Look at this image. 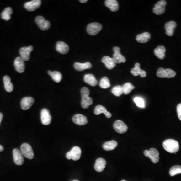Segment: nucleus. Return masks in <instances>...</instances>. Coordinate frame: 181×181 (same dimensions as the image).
<instances>
[{
	"label": "nucleus",
	"mask_w": 181,
	"mask_h": 181,
	"mask_svg": "<svg viewBox=\"0 0 181 181\" xmlns=\"http://www.w3.org/2000/svg\"><path fill=\"white\" fill-rule=\"evenodd\" d=\"M162 146L163 148L170 153H176L180 148L178 142L173 139H166L163 141Z\"/></svg>",
	"instance_id": "nucleus-1"
},
{
	"label": "nucleus",
	"mask_w": 181,
	"mask_h": 181,
	"mask_svg": "<svg viewBox=\"0 0 181 181\" xmlns=\"http://www.w3.org/2000/svg\"><path fill=\"white\" fill-rule=\"evenodd\" d=\"M90 91L87 88L83 87L81 90V106L83 108L87 109L93 104V100L89 97Z\"/></svg>",
	"instance_id": "nucleus-2"
},
{
	"label": "nucleus",
	"mask_w": 181,
	"mask_h": 181,
	"mask_svg": "<svg viewBox=\"0 0 181 181\" xmlns=\"http://www.w3.org/2000/svg\"><path fill=\"white\" fill-rule=\"evenodd\" d=\"M81 149L79 146H74L66 154V157L68 160L78 161L81 156Z\"/></svg>",
	"instance_id": "nucleus-3"
},
{
	"label": "nucleus",
	"mask_w": 181,
	"mask_h": 181,
	"mask_svg": "<svg viewBox=\"0 0 181 181\" xmlns=\"http://www.w3.org/2000/svg\"><path fill=\"white\" fill-rule=\"evenodd\" d=\"M144 155L146 157H149L153 163H157L160 160L159 152L156 148H151L149 150H145Z\"/></svg>",
	"instance_id": "nucleus-4"
},
{
	"label": "nucleus",
	"mask_w": 181,
	"mask_h": 181,
	"mask_svg": "<svg viewBox=\"0 0 181 181\" xmlns=\"http://www.w3.org/2000/svg\"><path fill=\"white\" fill-rule=\"evenodd\" d=\"M176 73L175 71L170 68H160L157 70V76L161 78H172L176 76Z\"/></svg>",
	"instance_id": "nucleus-5"
},
{
	"label": "nucleus",
	"mask_w": 181,
	"mask_h": 181,
	"mask_svg": "<svg viewBox=\"0 0 181 181\" xmlns=\"http://www.w3.org/2000/svg\"><path fill=\"white\" fill-rule=\"evenodd\" d=\"M102 29V25L98 22H93L88 25L87 31L90 35H95Z\"/></svg>",
	"instance_id": "nucleus-6"
},
{
	"label": "nucleus",
	"mask_w": 181,
	"mask_h": 181,
	"mask_svg": "<svg viewBox=\"0 0 181 181\" xmlns=\"http://www.w3.org/2000/svg\"><path fill=\"white\" fill-rule=\"evenodd\" d=\"M21 152L26 158L31 160L34 157V152L30 144L24 143L21 146Z\"/></svg>",
	"instance_id": "nucleus-7"
},
{
	"label": "nucleus",
	"mask_w": 181,
	"mask_h": 181,
	"mask_svg": "<svg viewBox=\"0 0 181 181\" xmlns=\"http://www.w3.org/2000/svg\"><path fill=\"white\" fill-rule=\"evenodd\" d=\"M35 22L39 28L41 30H47L48 29H50L51 27L50 21L46 20L43 17L40 16L36 17L35 18Z\"/></svg>",
	"instance_id": "nucleus-8"
},
{
	"label": "nucleus",
	"mask_w": 181,
	"mask_h": 181,
	"mask_svg": "<svg viewBox=\"0 0 181 181\" xmlns=\"http://www.w3.org/2000/svg\"><path fill=\"white\" fill-rule=\"evenodd\" d=\"M167 2L165 0H161L155 5L153 9V13L156 15H162L165 13Z\"/></svg>",
	"instance_id": "nucleus-9"
},
{
	"label": "nucleus",
	"mask_w": 181,
	"mask_h": 181,
	"mask_svg": "<svg viewBox=\"0 0 181 181\" xmlns=\"http://www.w3.org/2000/svg\"><path fill=\"white\" fill-rule=\"evenodd\" d=\"M114 54L113 55V60L116 63H124L126 62V58L121 54L120 48L117 46L113 48Z\"/></svg>",
	"instance_id": "nucleus-10"
},
{
	"label": "nucleus",
	"mask_w": 181,
	"mask_h": 181,
	"mask_svg": "<svg viewBox=\"0 0 181 181\" xmlns=\"http://www.w3.org/2000/svg\"><path fill=\"white\" fill-rule=\"evenodd\" d=\"M13 155L14 162L18 166L23 165L24 162V156L20 150L18 148H15L13 151Z\"/></svg>",
	"instance_id": "nucleus-11"
},
{
	"label": "nucleus",
	"mask_w": 181,
	"mask_h": 181,
	"mask_svg": "<svg viewBox=\"0 0 181 181\" xmlns=\"http://www.w3.org/2000/svg\"><path fill=\"white\" fill-rule=\"evenodd\" d=\"M41 1L40 0H33L28 2L24 4V7L28 11H34L40 7Z\"/></svg>",
	"instance_id": "nucleus-12"
},
{
	"label": "nucleus",
	"mask_w": 181,
	"mask_h": 181,
	"mask_svg": "<svg viewBox=\"0 0 181 181\" xmlns=\"http://www.w3.org/2000/svg\"><path fill=\"white\" fill-rule=\"evenodd\" d=\"M113 127L117 132L120 133V134L125 133L128 129L127 126L122 121L120 120L116 121L114 122L113 124Z\"/></svg>",
	"instance_id": "nucleus-13"
},
{
	"label": "nucleus",
	"mask_w": 181,
	"mask_h": 181,
	"mask_svg": "<svg viewBox=\"0 0 181 181\" xmlns=\"http://www.w3.org/2000/svg\"><path fill=\"white\" fill-rule=\"evenodd\" d=\"M41 120L45 125H48L51 122V116L50 112L47 109L45 108L41 111Z\"/></svg>",
	"instance_id": "nucleus-14"
},
{
	"label": "nucleus",
	"mask_w": 181,
	"mask_h": 181,
	"mask_svg": "<svg viewBox=\"0 0 181 181\" xmlns=\"http://www.w3.org/2000/svg\"><path fill=\"white\" fill-rule=\"evenodd\" d=\"M33 47L32 46H29L28 47H23L20 48L19 52L20 54V57L24 61H28L30 59V53L32 51Z\"/></svg>",
	"instance_id": "nucleus-15"
},
{
	"label": "nucleus",
	"mask_w": 181,
	"mask_h": 181,
	"mask_svg": "<svg viewBox=\"0 0 181 181\" xmlns=\"http://www.w3.org/2000/svg\"><path fill=\"white\" fill-rule=\"evenodd\" d=\"M34 102V100L33 98L30 97H26L23 98L21 101V106L23 110H27L30 108Z\"/></svg>",
	"instance_id": "nucleus-16"
},
{
	"label": "nucleus",
	"mask_w": 181,
	"mask_h": 181,
	"mask_svg": "<svg viewBox=\"0 0 181 181\" xmlns=\"http://www.w3.org/2000/svg\"><path fill=\"white\" fill-rule=\"evenodd\" d=\"M14 66L17 72L19 73H22L25 70V62L24 60L20 57L16 58L14 61Z\"/></svg>",
	"instance_id": "nucleus-17"
},
{
	"label": "nucleus",
	"mask_w": 181,
	"mask_h": 181,
	"mask_svg": "<svg viewBox=\"0 0 181 181\" xmlns=\"http://www.w3.org/2000/svg\"><path fill=\"white\" fill-rule=\"evenodd\" d=\"M72 121L78 125H84L88 123V119L86 117L82 114H76L72 117Z\"/></svg>",
	"instance_id": "nucleus-18"
},
{
	"label": "nucleus",
	"mask_w": 181,
	"mask_h": 181,
	"mask_svg": "<svg viewBox=\"0 0 181 181\" xmlns=\"http://www.w3.org/2000/svg\"><path fill=\"white\" fill-rule=\"evenodd\" d=\"M131 72L134 76H138V75L141 76L142 77H145L146 76V71L140 68V64L139 63H136L135 67L132 69Z\"/></svg>",
	"instance_id": "nucleus-19"
},
{
	"label": "nucleus",
	"mask_w": 181,
	"mask_h": 181,
	"mask_svg": "<svg viewBox=\"0 0 181 181\" xmlns=\"http://www.w3.org/2000/svg\"><path fill=\"white\" fill-rule=\"evenodd\" d=\"M177 24L176 22L171 21L168 22L165 24V28L166 31V34L169 36H172L173 35L174 30L176 28Z\"/></svg>",
	"instance_id": "nucleus-20"
},
{
	"label": "nucleus",
	"mask_w": 181,
	"mask_h": 181,
	"mask_svg": "<svg viewBox=\"0 0 181 181\" xmlns=\"http://www.w3.org/2000/svg\"><path fill=\"white\" fill-rule=\"evenodd\" d=\"M56 50L60 53L65 55L69 51L68 45L62 41H58L56 45Z\"/></svg>",
	"instance_id": "nucleus-21"
},
{
	"label": "nucleus",
	"mask_w": 181,
	"mask_h": 181,
	"mask_svg": "<svg viewBox=\"0 0 181 181\" xmlns=\"http://www.w3.org/2000/svg\"><path fill=\"white\" fill-rule=\"evenodd\" d=\"M106 165V161L103 158H99L97 159L95 162L94 168L98 172H101L104 170Z\"/></svg>",
	"instance_id": "nucleus-22"
},
{
	"label": "nucleus",
	"mask_w": 181,
	"mask_h": 181,
	"mask_svg": "<svg viewBox=\"0 0 181 181\" xmlns=\"http://www.w3.org/2000/svg\"><path fill=\"white\" fill-rule=\"evenodd\" d=\"M102 62L105 64L107 68L109 70H112L116 65L113 58H111L108 56H106L103 57Z\"/></svg>",
	"instance_id": "nucleus-23"
},
{
	"label": "nucleus",
	"mask_w": 181,
	"mask_h": 181,
	"mask_svg": "<svg viewBox=\"0 0 181 181\" xmlns=\"http://www.w3.org/2000/svg\"><path fill=\"white\" fill-rule=\"evenodd\" d=\"M94 113L95 115H98L100 114L103 113L105 114L107 118H110L111 117L112 115L111 113L107 110L106 108L105 107L103 106L102 105H97L96 107H95V110H94Z\"/></svg>",
	"instance_id": "nucleus-24"
},
{
	"label": "nucleus",
	"mask_w": 181,
	"mask_h": 181,
	"mask_svg": "<svg viewBox=\"0 0 181 181\" xmlns=\"http://www.w3.org/2000/svg\"><path fill=\"white\" fill-rule=\"evenodd\" d=\"M105 4L112 12L117 11L119 9V4L116 0H106L105 1Z\"/></svg>",
	"instance_id": "nucleus-25"
},
{
	"label": "nucleus",
	"mask_w": 181,
	"mask_h": 181,
	"mask_svg": "<svg viewBox=\"0 0 181 181\" xmlns=\"http://www.w3.org/2000/svg\"><path fill=\"white\" fill-rule=\"evenodd\" d=\"M84 81L87 83V84L92 86L93 87H95L97 85V80L96 79L94 75L92 74H86L85 75L84 77Z\"/></svg>",
	"instance_id": "nucleus-26"
},
{
	"label": "nucleus",
	"mask_w": 181,
	"mask_h": 181,
	"mask_svg": "<svg viewBox=\"0 0 181 181\" xmlns=\"http://www.w3.org/2000/svg\"><path fill=\"white\" fill-rule=\"evenodd\" d=\"M151 38V34L148 32H144L138 34L136 37V40L139 43H145L148 42Z\"/></svg>",
	"instance_id": "nucleus-27"
},
{
	"label": "nucleus",
	"mask_w": 181,
	"mask_h": 181,
	"mask_svg": "<svg viewBox=\"0 0 181 181\" xmlns=\"http://www.w3.org/2000/svg\"><path fill=\"white\" fill-rule=\"evenodd\" d=\"M166 48L163 46H159L155 49L154 53L155 56L160 60H163L165 57Z\"/></svg>",
	"instance_id": "nucleus-28"
},
{
	"label": "nucleus",
	"mask_w": 181,
	"mask_h": 181,
	"mask_svg": "<svg viewBox=\"0 0 181 181\" xmlns=\"http://www.w3.org/2000/svg\"><path fill=\"white\" fill-rule=\"evenodd\" d=\"M3 82L4 83V86L6 91L8 92H11L13 91V85L11 82V78L8 76H5L3 77Z\"/></svg>",
	"instance_id": "nucleus-29"
},
{
	"label": "nucleus",
	"mask_w": 181,
	"mask_h": 181,
	"mask_svg": "<svg viewBox=\"0 0 181 181\" xmlns=\"http://www.w3.org/2000/svg\"><path fill=\"white\" fill-rule=\"evenodd\" d=\"M92 66L91 63L89 62L82 63L80 62H76L74 64V67L76 70L78 71H83L86 69L92 68Z\"/></svg>",
	"instance_id": "nucleus-30"
},
{
	"label": "nucleus",
	"mask_w": 181,
	"mask_h": 181,
	"mask_svg": "<svg viewBox=\"0 0 181 181\" xmlns=\"http://www.w3.org/2000/svg\"><path fill=\"white\" fill-rule=\"evenodd\" d=\"M48 74L51 77L52 80L56 83H58L62 80V75L59 72H57V71L52 72V71H48Z\"/></svg>",
	"instance_id": "nucleus-31"
},
{
	"label": "nucleus",
	"mask_w": 181,
	"mask_h": 181,
	"mask_svg": "<svg viewBox=\"0 0 181 181\" xmlns=\"http://www.w3.org/2000/svg\"><path fill=\"white\" fill-rule=\"evenodd\" d=\"M117 142L116 141H109L106 142L103 146V148L105 151H110L113 150L116 148L117 146Z\"/></svg>",
	"instance_id": "nucleus-32"
},
{
	"label": "nucleus",
	"mask_w": 181,
	"mask_h": 181,
	"mask_svg": "<svg viewBox=\"0 0 181 181\" xmlns=\"http://www.w3.org/2000/svg\"><path fill=\"white\" fill-rule=\"evenodd\" d=\"M13 13V10L10 7L6 8L1 14V18L3 20L8 21L11 19V15Z\"/></svg>",
	"instance_id": "nucleus-33"
},
{
	"label": "nucleus",
	"mask_w": 181,
	"mask_h": 181,
	"mask_svg": "<svg viewBox=\"0 0 181 181\" xmlns=\"http://www.w3.org/2000/svg\"><path fill=\"white\" fill-rule=\"evenodd\" d=\"M122 88H123V94L128 95L132 91V90L134 89V87L133 85H132L131 83H126L123 85Z\"/></svg>",
	"instance_id": "nucleus-34"
},
{
	"label": "nucleus",
	"mask_w": 181,
	"mask_h": 181,
	"mask_svg": "<svg viewBox=\"0 0 181 181\" xmlns=\"http://www.w3.org/2000/svg\"><path fill=\"white\" fill-rule=\"evenodd\" d=\"M100 86L103 89H107L111 86L110 83L109 79L106 77H104L100 82Z\"/></svg>",
	"instance_id": "nucleus-35"
},
{
	"label": "nucleus",
	"mask_w": 181,
	"mask_h": 181,
	"mask_svg": "<svg viewBox=\"0 0 181 181\" xmlns=\"http://www.w3.org/2000/svg\"><path fill=\"white\" fill-rule=\"evenodd\" d=\"M170 175L172 177L181 173V166H174L170 168L169 171Z\"/></svg>",
	"instance_id": "nucleus-36"
},
{
	"label": "nucleus",
	"mask_w": 181,
	"mask_h": 181,
	"mask_svg": "<svg viewBox=\"0 0 181 181\" xmlns=\"http://www.w3.org/2000/svg\"><path fill=\"white\" fill-rule=\"evenodd\" d=\"M133 101H134V103H136L137 106H138V107L143 108L146 106L144 100L140 97H136L134 98Z\"/></svg>",
	"instance_id": "nucleus-37"
},
{
	"label": "nucleus",
	"mask_w": 181,
	"mask_h": 181,
	"mask_svg": "<svg viewBox=\"0 0 181 181\" xmlns=\"http://www.w3.org/2000/svg\"><path fill=\"white\" fill-rule=\"evenodd\" d=\"M112 93L116 96H120L122 94H123L122 86H117L114 87L113 89H112Z\"/></svg>",
	"instance_id": "nucleus-38"
},
{
	"label": "nucleus",
	"mask_w": 181,
	"mask_h": 181,
	"mask_svg": "<svg viewBox=\"0 0 181 181\" xmlns=\"http://www.w3.org/2000/svg\"><path fill=\"white\" fill-rule=\"evenodd\" d=\"M177 111L178 118L181 121V103L178 105L177 107Z\"/></svg>",
	"instance_id": "nucleus-39"
},
{
	"label": "nucleus",
	"mask_w": 181,
	"mask_h": 181,
	"mask_svg": "<svg viewBox=\"0 0 181 181\" xmlns=\"http://www.w3.org/2000/svg\"><path fill=\"white\" fill-rule=\"evenodd\" d=\"M3 118V115L2 113L0 112V125H1V123L2 121V119Z\"/></svg>",
	"instance_id": "nucleus-40"
},
{
	"label": "nucleus",
	"mask_w": 181,
	"mask_h": 181,
	"mask_svg": "<svg viewBox=\"0 0 181 181\" xmlns=\"http://www.w3.org/2000/svg\"><path fill=\"white\" fill-rule=\"evenodd\" d=\"M4 148L3 146L2 145H0V152H1L2 151H4Z\"/></svg>",
	"instance_id": "nucleus-41"
},
{
	"label": "nucleus",
	"mask_w": 181,
	"mask_h": 181,
	"mask_svg": "<svg viewBox=\"0 0 181 181\" xmlns=\"http://www.w3.org/2000/svg\"><path fill=\"white\" fill-rule=\"evenodd\" d=\"M80 2L82 3H86V2H88V0H81V1H80Z\"/></svg>",
	"instance_id": "nucleus-42"
},
{
	"label": "nucleus",
	"mask_w": 181,
	"mask_h": 181,
	"mask_svg": "<svg viewBox=\"0 0 181 181\" xmlns=\"http://www.w3.org/2000/svg\"><path fill=\"white\" fill-rule=\"evenodd\" d=\"M77 181V180H74V181Z\"/></svg>",
	"instance_id": "nucleus-43"
},
{
	"label": "nucleus",
	"mask_w": 181,
	"mask_h": 181,
	"mask_svg": "<svg viewBox=\"0 0 181 181\" xmlns=\"http://www.w3.org/2000/svg\"><path fill=\"white\" fill-rule=\"evenodd\" d=\"M122 181H125V180H122Z\"/></svg>",
	"instance_id": "nucleus-44"
}]
</instances>
